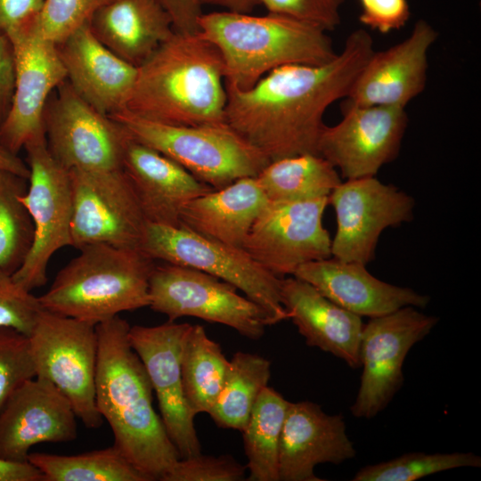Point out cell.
Masks as SVG:
<instances>
[{
  "label": "cell",
  "instance_id": "obj_31",
  "mask_svg": "<svg viewBox=\"0 0 481 481\" xmlns=\"http://www.w3.org/2000/svg\"><path fill=\"white\" fill-rule=\"evenodd\" d=\"M270 377L269 360L256 354L235 353L229 361L222 391L208 413L214 422L219 428L242 431Z\"/></svg>",
  "mask_w": 481,
  "mask_h": 481
},
{
  "label": "cell",
  "instance_id": "obj_30",
  "mask_svg": "<svg viewBox=\"0 0 481 481\" xmlns=\"http://www.w3.org/2000/svg\"><path fill=\"white\" fill-rule=\"evenodd\" d=\"M289 401L266 386L241 431L249 481H279V446Z\"/></svg>",
  "mask_w": 481,
  "mask_h": 481
},
{
  "label": "cell",
  "instance_id": "obj_3",
  "mask_svg": "<svg viewBox=\"0 0 481 481\" xmlns=\"http://www.w3.org/2000/svg\"><path fill=\"white\" fill-rule=\"evenodd\" d=\"M227 91L217 47L200 33L173 35L140 66L124 110L172 126L223 124Z\"/></svg>",
  "mask_w": 481,
  "mask_h": 481
},
{
  "label": "cell",
  "instance_id": "obj_34",
  "mask_svg": "<svg viewBox=\"0 0 481 481\" xmlns=\"http://www.w3.org/2000/svg\"><path fill=\"white\" fill-rule=\"evenodd\" d=\"M480 466V456L473 452H410L387 461L365 466L352 480L413 481L441 471Z\"/></svg>",
  "mask_w": 481,
  "mask_h": 481
},
{
  "label": "cell",
  "instance_id": "obj_18",
  "mask_svg": "<svg viewBox=\"0 0 481 481\" xmlns=\"http://www.w3.org/2000/svg\"><path fill=\"white\" fill-rule=\"evenodd\" d=\"M190 325L167 321L156 326L134 325L128 330L129 343L155 392L165 429L181 458L201 452L181 374L182 346Z\"/></svg>",
  "mask_w": 481,
  "mask_h": 481
},
{
  "label": "cell",
  "instance_id": "obj_20",
  "mask_svg": "<svg viewBox=\"0 0 481 481\" xmlns=\"http://www.w3.org/2000/svg\"><path fill=\"white\" fill-rule=\"evenodd\" d=\"M437 32L419 20L400 43L370 55L345 97L359 106L405 108L423 92L428 77V53Z\"/></svg>",
  "mask_w": 481,
  "mask_h": 481
},
{
  "label": "cell",
  "instance_id": "obj_33",
  "mask_svg": "<svg viewBox=\"0 0 481 481\" xmlns=\"http://www.w3.org/2000/svg\"><path fill=\"white\" fill-rule=\"evenodd\" d=\"M27 178L0 170V269L13 274L23 264L33 242L34 228L20 200Z\"/></svg>",
  "mask_w": 481,
  "mask_h": 481
},
{
  "label": "cell",
  "instance_id": "obj_16",
  "mask_svg": "<svg viewBox=\"0 0 481 481\" xmlns=\"http://www.w3.org/2000/svg\"><path fill=\"white\" fill-rule=\"evenodd\" d=\"M343 103L341 120L321 131L318 154L343 178L375 176L399 154L408 126L405 108Z\"/></svg>",
  "mask_w": 481,
  "mask_h": 481
},
{
  "label": "cell",
  "instance_id": "obj_13",
  "mask_svg": "<svg viewBox=\"0 0 481 481\" xmlns=\"http://www.w3.org/2000/svg\"><path fill=\"white\" fill-rule=\"evenodd\" d=\"M437 321L414 306H404L371 318L363 325L360 343L363 372L350 408L355 417L370 419L386 408L403 385L408 352L429 334Z\"/></svg>",
  "mask_w": 481,
  "mask_h": 481
},
{
  "label": "cell",
  "instance_id": "obj_27",
  "mask_svg": "<svg viewBox=\"0 0 481 481\" xmlns=\"http://www.w3.org/2000/svg\"><path fill=\"white\" fill-rule=\"evenodd\" d=\"M89 27L104 46L135 67L175 32L170 15L156 0H109Z\"/></svg>",
  "mask_w": 481,
  "mask_h": 481
},
{
  "label": "cell",
  "instance_id": "obj_35",
  "mask_svg": "<svg viewBox=\"0 0 481 481\" xmlns=\"http://www.w3.org/2000/svg\"><path fill=\"white\" fill-rule=\"evenodd\" d=\"M36 375L29 336L0 327V409L14 390Z\"/></svg>",
  "mask_w": 481,
  "mask_h": 481
},
{
  "label": "cell",
  "instance_id": "obj_1",
  "mask_svg": "<svg viewBox=\"0 0 481 481\" xmlns=\"http://www.w3.org/2000/svg\"><path fill=\"white\" fill-rule=\"evenodd\" d=\"M373 51L371 35L358 29L326 63L277 68L247 90L226 86L225 121L270 162L318 154L326 110L346 96Z\"/></svg>",
  "mask_w": 481,
  "mask_h": 481
},
{
  "label": "cell",
  "instance_id": "obj_9",
  "mask_svg": "<svg viewBox=\"0 0 481 481\" xmlns=\"http://www.w3.org/2000/svg\"><path fill=\"white\" fill-rule=\"evenodd\" d=\"M29 186L20 200L34 228L33 242L13 279L32 291L47 282L50 259L61 249L72 247V189L69 172L51 155L45 138L28 143Z\"/></svg>",
  "mask_w": 481,
  "mask_h": 481
},
{
  "label": "cell",
  "instance_id": "obj_25",
  "mask_svg": "<svg viewBox=\"0 0 481 481\" xmlns=\"http://www.w3.org/2000/svg\"><path fill=\"white\" fill-rule=\"evenodd\" d=\"M281 294L289 319L310 346L361 366L362 317L330 301L310 283L293 275L281 278Z\"/></svg>",
  "mask_w": 481,
  "mask_h": 481
},
{
  "label": "cell",
  "instance_id": "obj_8",
  "mask_svg": "<svg viewBox=\"0 0 481 481\" xmlns=\"http://www.w3.org/2000/svg\"><path fill=\"white\" fill-rule=\"evenodd\" d=\"M29 338L36 377L57 387L87 428H100L103 419L95 401V325L42 309Z\"/></svg>",
  "mask_w": 481,
  "mask_h": 481
},
{
  "label": "cell",
  "instance_id": "obj_39",
  "mask_svg": "<svg viewBox=\"0 0 481 481\" xmlns=\"http://www.w3.org/2000/svg\"><path fill=\"white\" fill-rule=\"evenodd\" d=\"M269 13L296 19L329 32L340 24L344 0H258Z\"/></svg>",
  "mask_w": 481,
  "mask_h": 481
},
{
  "label": "cell",
  "instance_id": "obj_6",
  "mask_svg": "<svg viewBox=\"0 0 481 481\" xmlns=\"http://www.w3.org/2000/svg\"><path fill=\"white\" fill-rule=\"evenodd\" d=\"M131 137L175 161L202 183L218 190L257 176L270 162L227 123L172 126L135 117L111 115Z\"/></svg>",
  "mask_w": 481,
  "mask_h": 481
},
{
  "label": "cell",
  "instance_id": "obj_26",
  "mask_svg": "<svg viewBox=\"0 0 481 481\" xmlns=\"http://www.w3.org/2000/svg\"><path fill=\"white\" fill-rule=\"evenodd\" d=\"M269 202L256 177H243L189 201L182 209L180 227L241 249Z\"/></svg>",
  "mask_w": 481,
  "mask_h": 481
},
{
  "label": "cell",
  "instance_id": "obj_28",
  "mask_svg": "<svg viewBox=\"0 0 481 481\" xmlns=\"http://www.w3.org/2000/svg\"><path fill=\"white\" fill-rule=\"evenodd\" d=\"M229 360L201 325H190L181 351L184 398L191 415L209 413L222 391Z\"/></svg>",
  "mask_w": 481,
  "mask_h": 481
},
{
  "label": "cell",
  "instance_id": "obj_15",
  "mask_svg": "<svg viewBox=\"0 0 481 481\" xmlns=\"http://www.w3.org/2000/svg\"><path fill=\"white\" fill-rule=\"evenodd\" d=\"M329 197L269 202L242 245L256 262L278 277L304 264L331 257V239L322 224Z\"/></svg>",
  "mask_w": 481,
  "mask_h": 481
},
{
  "label": "cell",
  "instance_id": "obj_24",
  "mask_svg": "<svg viewBox=\"0 0 481 481\" xmlns=\"http://www.w3.org/2000/svg\"><path fill=\"white\" fill-rule=\"evenodd\" d=\"M122 168L148 223L180 227L183 207L215 190L175 161L132 137L125 150Z\"/></svg>",
  "mask_w": 481,
  "mask_h": 481
},
{
  "label": "cell",
  "instance_id": "obj_42",
  "mask_svg": "<svg viewBox=\"0 0 481 481\" xmlns=\"http://www.w3.org/2000/svg\"><path fill=\"white\" fill-rule=\"evenodd\" d=\"M15 85V60L11 39L0 31V128L12 107Z\"/></svg>",
  "mask_w": 481,
  "mask_h": 481
},
{
  "label": "cell",
  "instance_id": "obj_43",
  "mask_svg": "<svg viewBox=\"0 0 481 481\" xmlns=\"http://www.w3.org/2000/svg\"><path fill=\"white\" fill-rule=\"evenodd\" d=\"M170 15L175 31L198 33L202 5L199 0H156Z\"/></svg>",
  "mask_w": 481,
  "mask_h": 481
},
{
  "label": "cell",
  "instance_id": "obj_46",
  "mask_svg": "<svg viewBox=\"0 0 481 481\" xmlns=\"http://www.w3.org/2000/svg\"><path fill=\"white\" fill-rule=\"evenodd\" d=\"M201 5L218 6L225 12L235 13H250L258 4V0H199Z\"/></svg>",
  "mask_w": 481,
  "mask_h": 481
},
{
  "label": "cell",
  "instance_id": "obj_17",
  "mask_svg": "<svg viewBox=\"0 0 481 481\" xmlns=\"http://www.w3.org/2000/svg\"><path fill=\"white\" fill-rule=\"evenodd\" d=\"M7 36L14 51L15 85L11 110L0 128V144L18 155L28 143L45 137L47 100L67 75L56 44L38 34L36 22Z\"/></svg>",
  "mask_w": 481,
  "mask_h": 481
},
{
  "label": "cell",
  "instance_id": "obj_21",
  "mask_svg": "<svg viewBox=\"0 0 481 481\" xmlns=\"http://www.w3.org/2000/svg\"><path fill=\"white\" fill-rule=\"evenodd\" d=\"M344 417L320 405L289 402L279 446V481H322L317 465L340 464L355 456Z\"/></svg>",
  "mask_w": 481,
  "mask_h": 481
},
{
  "label": "cell",
  "instance_id": "obj_2",
  "mask_svg": "<svg viewBox=\"0 0 481 481\" xmlns=\"http://www.w3.org/2000/svg\"><path fill=\"white\" fill-rule=\"evenodd\" d=\"M95 401L110 425L114 445L150 481L163 477L181 458L153 407L146 371L119 315L99 323Z\"/></svg>",
  "mask_w": 481,
  "mask_h": 481
},
{
  "label": "cell",
  "instance_id": "obj_38",
  "mask_svg": "<svg viewBox=\"0 0 481 481\" xmlns=\"http://www.w3.org/2000/svg\"><path fill=\"white\" fill-rule=\"evenodd\" d=\"M42 309L38 297L0 269V327H11L29 336Z\"/></svg>",
  "mask_w": 481,
  "mask_h": 481
},
{
  "label": "cell",
  "instance_id": "obj_45",
  "mask_svg": "<svg viewBox=\"0 0 481 481\" xmlns=\"http://www.w3.org/2000/svg\"><path fill=\"white\" fill-rule=\"evenodd\" d=\"M0 170L8 171L29 179V168L18 155L0 144Z\"/></svg>",
  "mask_w": 481,
  "mask_h": 481
},
{
  "label": "cell",
  "instance_id": "obj_4",
  "mask_svg": "<svg viewBox=\"0 0 481 481\" xmlns=\"http://www.w3.org/2000/svg\"><path fill=\"white\" fill-rule=\"evenodd\" d=\"M199 33L219 50L225 86L247 90L286 65H321L337 53L328 32L287 16L214 12L202 13Z\"/></svg>",
  "mask_w": 481,
  "mask_h": 481
},
{
  "label": "cell",
  "instance_id": "obj_37",
  "mask_svg": "<svg viewBox=\"0 0 481 481\" xmlns=\"http://www.w3.org/2000/svg\"><path fill=\"white\" fill-rule=\"evenodd\" d=\"M246 469L231 455L200 452L180 458L161 481H240L246 477Z\"/></svg>",
  "mask_w": 481,
  "mask_h": 481
},
{
  "label": "cell",
  "instance_id": "obj_7",
  "mask_svg": "<svg viewBox=\"0 0 481 481\" xmlns=\"http://www.w3.org/2000/svg\"><path fill=\"white\" fill-rule=\"evenodd\" d=\"M140 249L155 261L197 269L234 286L266 313L272 325L289 319L281 300V278L240 248L183 227L148 223Z\"/></svg>",
  "mask_w": 481,
  "mask_h": 481
},
{
  "label": "cell",
  "instance_id": "obj_14",
  "mask_svg": "<svg viewBox=\"0 0 481 481\" xmlns=\"http://www.w3.org/2000/svg\"><path fill=\"white\" fill-rule=\"evenodd\" d=\"M337 231L331 257L367 265L375 258L381 232L413 219L414 199L376 176L346 179L330 194Z\"/></svg>",
  "mask_w": 481,
  "mask_h": 481
},
{
  "label": "cell",
  "instance_id": "obj_40",
  "mask_svg": "<svg viewBox=\"0 0 481 481\" xmlns=\"http://www.w3.org/2000/svg\"><path fill=\"white\" fill-rule=\"evenodd\" d=\"M359 2L361 23L381 34L402 29L410 19L408 0H359Z\"/></svg>",
  "mask_w": 481,
  "mask_h": 481
},
{
  "label": "cell",
  "instance_id": "obj_22",
  "mask_svg": "<svg viewBox=\"0 0 481 481\" xmlns=\"http://www.w3.org/2000/svg\"><path fill=\"white\" fill-rule=\"evenodd\" d=\"M67 81L95 110L114 115L126 109L137 67L104 46L89 23L56 44Z\"/></svg>",
  "mask_w": 481,
  "mask_h": 481
},
{
  "label": "cell",
  "instance_id": "obj_29",
  "mask_svg": "<svg viewBox=\"0 0 481 481\" xmlns=\"http://www.w3.org/2000/svg\"><path fill=\"white\" fill-rule=\"evenodd\" d=\"M255 177L270 202L328 198L342 182L331 163L311 153L271 161Z\"/></svg>",
  "mask_w": 481,
  "mask_h": 481
},
{
  "label": "cell",
  "instance_id": "obj_5",
  "mask_svg": "<svg viewBox=\"0 0 481 481\" xmlns=\"http://www.w3.org/2000/svg\"><path fill=\"white\" fill-rule=\"evenodd\" d=\"M38 297L43 309L93 325L150 306L155 266L141 249L91 244L78 249Z\"/></svg>",
  "mask_w": 481,
  "mask_h": 481
},
{
  "label": "cell",
  "instance_id": "obj_10",
  "mask_svg": "<svg viewBox=\"0 0 481 481\" xmlns=\"http://www.w3.org/2000/svg\"><path fill=\"white\" fill-rule=\"evenodd\" d=\"M150 306L169 322L193 316L231 327L240 335L259 339L272 325L266 313L237 289L202 271L165 263L150 277Z\"/></svg>",
  "mask_w": 481,
  "mask_h": 481
},
{
  "label": "cell",
  "instance_id": "obj_32",
  "mask_svg": "<svg viewBox=\"0 0 481 481\" xmlns=\"http://www.w3.org/2000/svg\"><path fill=\"white\" fill-rule=\"evenodd\" d=\"M44 481H150L112 446L76 455L29 452Z\"/></svg>",
  "mask_w": 481,
  "mask_h": 481
},
{
  "label": "cell",
  "instance_id": "obj_44",
  "mask_svg": "<svg viewBox=\"0 0 481 481\" xmlns=\"http://www.w3.org/2000/svg\"><path fill=\"white\" fill-rule=\"evenodd\" d=\"M0 481H44L43 474L29 461L0 458Z\"/></svg>",
  "mask_w": 481,
  "mask_h": 481
},
{
  "label": "cell",
  "instance_id": "obj_36",
  "mask_svg": "<svg viewBox=\"0 0 481 481\" xmlns=\"http://www.w3.org/2000/svg\"><path fill=\"white\" fill-rule=\"evenodd\" d=\"M109 0H45L36 21L43 37L57 44L89 23L97 9Z\"/></svg>",
  "mask_w": 481,
  "mask_h": 481
},
{
  "label": "cell",
  "instance_id": "obj_11",
  "mask_svg": "<svg viewBox=\"0 0 481 481\" xmlns=\"http://www.w3.org/2000/svg\"><path fill=\"white\" fill-rule=\"evenodd\" d=\"M43 120L47 149L68 171L122 168L128 131L82 99L67 80L48 98Z\"/></svg>",
  "mask_w": 481,
  "mask_h": 481
},
{
  "label": "cell",
  "instance_id": "obj_23",
  "mask_svg": "<svg viewBox=\"0 0 481 481\" xmlns=\"http://www.w3.org/2000/svg\"><path fill=\"white\" fill-rule=\"evenodd\" d=\"M293 276L338 306L359 316H381L404 306L425 307L430 298L406 287L380 281L366 265L329 257L299 266Z\"/></svg>",
  "mask_w": 481,
  "mask_h": 481
},
{
  "label": "cell",
  "instance_id": "obj_41",
  "mask_svg": "<svg viewBox=\"0 0 481 481\" xmlns=\"http://www.w3.org/2000/svg\"><path fill=\"white\" fill-rule=\"evenodd\" d=\"M45 0H0V31L12 30L33 25Z\"/></svg>",
  "mask_w": 481,
  "mask_h": 481
},
{
  "label": "cell",
  "instance_id": "obj_19",
  "mask_svg": "<svg viewBox=\"0 0 481 481\" xmlns=\"http://www.w3.org/2000/svg\"><path fill=\"white\" fill-rule=\"evenodd\" d=\"M77 419L69 401L51 382L40 377L25 381L0 409V458L25 462L36 444L75 440Z\"/></svg>",
  "mask_w": 481,
  "mask_h": 481
},
{
  "label": "cell",
  "instance_id": "obj_12",
  "mask_svg": "<svg viewBox=\"0 0 481 481\" xmlns=\"http://www.w3.org/2000/svg\"><path fill=\"white\" fill-rule=\"evenodd\" d=\"M72 247L91 244L140 249L148 221L123 168L69 170Z\"/></svg>",
  "mask_w": 481,
  "mask_h": 481
}]
</instances>
